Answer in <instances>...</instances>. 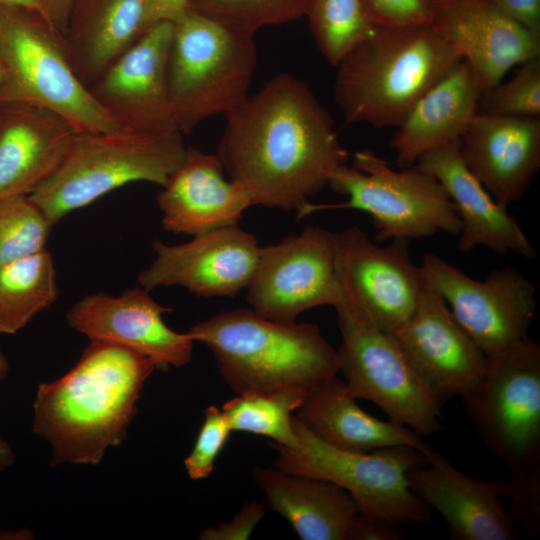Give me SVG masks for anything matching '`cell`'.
Here are the masks:
<instances>
[{
	"instance_id": "43",
	"label": "cell",
	"mask_w": 540,
	"mask_h": 540,
	"mask_svg": "<svg viewBox=\"0 0 540 540\" xmlns=\"http://www.w3.org/2000/svg\"><path fill=\"white\" fill-rule=\"evenodd\" d=\"M15 452L6 439L0 434V473L13 466Z\"/></svg>"
},
{
	"instance_id": "24",
	"label": "cell",
	"mask_w": 540,
	"mask_h": 540,
	"mask_svg": "<svg viewBox=\"0 0 540 540\" xmlns=\"http://www.w3.org/2000/svg\"><path fill=\"white\" fill-rule=\"evenodd\" d=\"M76 134L47 108L0 105V200L29 196L51 177Z\"/></svg>"
},
{
	"instance_id": "15",
	"label": "cell",
	"mask_w": 540,
	"mask_h": 540,
	"mask_svg": "<svg viewBox=\"0 0 540 540\" xmlns=\"http://www.w3.org/2000/svg\"><path fill=\"white\" fill-rule=\"evenodd\" d=\"M173 22L160 21L123 52L89 88L121 127L179 131L168 87Z\"/></svg>"
},
{
	"instance_id": "19",
	"label": "cell",
	"mask_w": 540,
	"mask_h": 540,
	"mask_svg": "<svg viewBox=\"0 0 540 540\" xmlns=\"http://www.w3.org/2000/svg\"><path fill=\"white\" fill-rule=\"evenodd\" d=\"M149 292L140 286L118 296L85 295L67 311V323L90 340L116 343L145 355L157 369L184 367L192 359L194 341L164 322L163 314L172 309Z\"/></svg>"
},
{
	"instance_id": "29",
	"label": "cell",
	"mask_w": 540,
	"mask_h": 540,
	"mask_svg": "<svg viewBox=\"0 0 540 540\" xmlns=\"http://www.w3.org/2000/svg\"><path fill=\"white\" fill-rule=\"evenodd\" d=\"M59 297L56 268L46 247L0 267V334L14 335Z\"/></svg>"
},
{
	"instance_id": "46",
	"label": "cell",
	"mask_w": 540,
	"mask_h": 540,
	"mask_svg": "<svg viewBox=\"0 0 540 540\" xmlns=\"http://www.w3.org/2000/svg\"><path fill=\"white\" fill-rule=\"evenodd\" d=\"M10 371V362L0 347V383L4 381Z\"/></svg>"
},
{
	"instance_id": "6",
	"label": "cell",
	"mask_w": 540,
	"mask_h": 540,
	"mask_svg": "<svg viewBox=\"0 0 540 540\" xmlns=\"http://www.w3.org/2000/svg\"><path fill=\"white\" fill-rule=\"evenodd\" d=\"M0 70V105L47 108L76 133L121 128L77 76L63 35L37 10L0 3Z\"/></svg>"
},
{
	"instance_id": "3",
	"label": "cell",
	"mask_w": 540,
	"mask_h": 540,
	"mask_svg": "<svg viewBox=\"0 0 540 540\" xmlns=\"http://www.w3.org/2000/svg\"><path fill=\"white\" fill-rule=\"evenodd\" d=\"M186 334L207 346L238 394L296 387L307 394L339 372L337 350L312 323H280L252 309L222 311Z\"/></svg>"
},
{
	"instance_id": "38",
	"label": "cell",
	"mask_w": 540,
	"mask_h": 540,
	"mask_svg": "<svg viewBox=\"0 0 540 540\" xmlns=\"http://www.w3.org/2000/svg\"><path fill=\"white\" fill-rule=\"evenodd\" d=\"M265 507V501L252 500L246 503L231 520L203 529L199 538L202 540L248 539L264 516Z\"/></svg>"
},
{
	"instance_id": "33",
	"label": "cell",
	"mask_w": 540,
	"mask_h": 540,
	"mask_svg": "<svg viewBox=\"0 0 540 540\" xmlns=\"http://www.w3.org/2000/svg\"><path fill=\"white\" fill-rule=\"evenodd\" d=\"M52 227L27 196L0 200V267L44 248Z\"/></svg>"
},
{
	"instance_id": "11",
	"label": "cell",
	"mask_w": 540,
	"mask_h": 540,
	"mask_svg": "<svg viewBox=\"0 0 540 540\" xmlns=\"http://www.w3.org/2000/svg\"><path fill=\"white\" fill-rule=\"evenodd\" d=\"M341 333L339 371L350 394L419 435L439 432L441 405L415 372L395 337L366 318L341 292L334 306Z\"/></svg>"
},
{
	"instance_id": "41",
	"label": "cell",
	"mask_w": 540,
	"mask_h": 540,
	"mask_svg": "<svg viewBox=\"0 0 540 540\" xmlns=\"http://www.w3.org/2000/svg\"><path fill=\"white\" fill-rule=\"evenodd\" d=\"M75 0H39L43 16L63 35Z\"/></svg>"
},
{
	"instance_id": "40",
	"label": "cell",
	"mask_w": 540,
	"mask_h": 540,
	"mask_svg": "<svg viewBox=\"0 0 540 540\" xmlns=\"http://www.w3.org/2000/svg\"><path fill=\"white\" fill-rule=\"evenodd\" d=\"M496 1L509 17L540 38V0Z\"/></svg>"
},
{
	"instance_id": "8",
	"label": "cell",
	"mask_w": 540,
	"mask_h": 540,
	"mask_svg": "<svg viewBox=\"0 0 540 540\" xmlns=\"http://www.w3.org/2000/svg\"><path fill=\"white\" fill-rule=\"evenodd\" d=\"M328 186L347 200L309 202L297 212V219L329 209L363 211L371 216L380 242L460 233V220L443 186L416 165L395 170L373 151L360 150L354 154L352 166L345 164L331 175Z\"/></svg>"
},
{
	"instance_id": "1",
	"label": "cell",
	"mask_w": 540,
	"mask_h": 540,
	"mask_svg": "<svg viewBox=\"0 0 540 540\" xmlns=\"http://www.w3.org/2000/svg\"><path fill=\"white\" fill-rule=\"evenodd\" d=\"M225 118L217 156L255 205L298 212L347 164L330 113L290 74L271 78Z\"/></svg>"
},
{
	"instance_id": "31",
	"label": "cell",
	"mask_w": 540,
	"mask_h": 540,
	"mask_svg": "<svg viewBox=\"0 0 540 540\" xmlns=\"http://www.w3.org/2000/svg\"><path fill=\"white\" fill-rule=\"evenodd\" d=\"M305 16L321 54L335 67L377 28L364 0H309Z\"/></svg>"
},
{
	"instance_id": "30",
	"label": "cell",
	"mask_w": 540,
	"mask_h": 540,
	"mask_svg": "<svg viewBox=\"0 0 540 540\" xmlns=\"http://www.w3.org/2000/svg\"><path fill=\"white\" fill-rule=\"evenodd\" d=\"M308 394L296 387L248 391L224 403L232 431L269 438L273 443L292 448L297 445L293 412Z\"/></svg>"
},
{
	"instance_id": "25",
	"label": "cell",
	"mask_w": 540,
	"mask_h": 540,
	"mask_svg": "<svg viewBox=\"0 0 540 540\" xmlns=\"http://www.w3.org/2000/svg\"><path fill=\"white\" fill-rule=\"evenodd\" d=\"M154 24L148 0H75L63 38L77 76L90 88Z\"/></svg>"
},
{
	"instance_id": "10",
	"label": "cell",
	"mask_w": 540,
	"mask_h": 540,
	"mask_svg": "<svg viewBox=\"0 0 540 540\" xmlns=\"http://www.w3.org/2000/svg\"><path fill=\"white\" fill-rule=\"evenodd\" d=\"M487 448L511 471L540 462V345L529 335L486 356L461 396Z\"/></svg>"
},
{
	"instance_id": "4",
	"label": "cell",
	"mask_w": 540,
	"mask_h": 540,
	"mask_svg": "<svg viewBox=\"0 0 540 540\" xmlns=\"http://www.w3.org/2000/svg\"><path fill=\"white\" fill-rule=\"evenodd\" d=\"M460 60L429 25L377 27L336 66L335 102L349 123L396 128Z\"/></svg>"
},
{
	"instance_id": "36",
	"label": "cell",
	"mask_w": 540,
	"mask_h": 540,
	"mask_svg": "<svg viewBox=\"0 0 540 540\" xmlns=\"http://www.w3.org/2000/svg\"><path fill=\"white\" fill-rule=\"evenodd\" d=\"M507 483L506 497L511 499L508 512L528 532H540V462L514 470Z\"/></svg>"
},
{
	"instance_id": "2",
	"label": "cell",
	"mask_w": 540,
	"mask_h": 540,
	"mask_svg": "<svg viewBox=\"0 0 540 540\" xmlns=\"http://www.w3.org/2000/svg\"><path fill=\"white\" fill-rule=\"evenodd\" d=\"M155 370L156 364L135 350L90 340L66 374L40 383L32 430L49 444L51 466L97 465L109 448L120 446Z\"/></svg>"
},
{
	"instance_id": "28",
	"label": "cell",
	"mask_w": 540,
	"mask_h": 540,
	"mask_svg": "<svg viewBox=\"0 0 540 540\" xmlns=\"http://www.w3.org/2000/svg\"><path fill=\"white\" fill-rule=\"evenodd\" d=\"M295 417L322 441L345 450L371 452L393 446L420 450L425 443L412 429L362 410L337 376L309 393Z\"/></svg>"
},
{
	"instance_id": "17",
	"label": "cell",
	"mask_w": 540,
	"mask_h": 540,
	"mask_svg": "<svg viewBox=\"0 0 540 540\" xmlns=\"http://www.w3.org/2000/svg\"><path fill=\"white\" fill-rule=\"evenodd\" d=\"M429 10L428 25L469 64L483 94L511 68L540 57V38L496 0H429Z\"/></svg>"
},
{
	"instance_id": "35",
	"label": "cell",
	"mask_w": 540,
	"mask_h": 540,
	"mask_svg": "<svg viewBox=\"0 0 540 540\" xmlns=\"http://www.w3.org/2000/svg\"><path fill=\"white\" fill-rule=\"evenodd\" d=\"M231 432L232 429L222 409L215 405L208 406L195 444L184 460V466L191 480L205 479L212 473L216 459Z\"/></svg>"
},
{
	"instance_id": "42",
	"label": "cell",
	"mask_w": 540,
	"mask_h": 540,
	"mask_svg": "<svg viewBox=\"0 0 540 540\" xmlns=\"http://www.w3.org/2000/svg\"><path fill=\"white\" fill-rule=\"evenodd\" d=\"M152 21L175 22L187 10V0H148Z\"/></svg>"
},
{
	"instance_id": "18",
	"label": "cell",
	"mask_w": 540,
	"mask_h": 540,
	"mask_svg": "<svg viewBox=\"0 0 540 540\" xmlns=\"http://www.w3.org/2000/svg\"><path fill=\"white\" fill-rule=\"evenodd\" d=\"M391 334L441 406L465 394L484 368L486 355L427 283L413 314Z\"/></svg>"
},
{
	"instance_id": "9",
	"label": "cell",
	"mask_w": 540,
	"mask_h": 540,
	"mask_svg": "<svg viewBox=\"0 0 540 540\" xmlns=\"http://www.w3.org/2000/svg\"><path fill=\"white\" fill-rule=\"evenodd\" d=\"M297 445L270 442L277 452L273 466L283 472L330 481L345 489L360 511L398 526L429 522L430 509L411 491L407 473L427 463L411 446L356 452L330 445L293 418Z\"/></svg>"
},
{
	"instance_id": "7",
	"label": "cell",
	"mask_w": 540,
	"mask_h": 540,
	"mask_svg": "<svg viewBox=\"0 0 540 540\" xmlns=\"http://www.w3.org/2000/svg\"><path fill=\"white\" fill-rule=\"evenodd\" d=\"M254 35L191 10L173 22L167 76L183 135L248 98L257 64Z\"/></svg>"
},
{
	"instance_id": "37",
	"label": "cell",
	"mask_w": 540,
	"mask_h": 540,
	"mask_svg": "<svg viewBox=\"0 0 540 540\" xmlns=\"http://www.w3.org/2000/svg\"><path fill=\"white\" fill-rule=\"evenodd\" d=\"M376 27L428 25L429 0H364Z\"/></svg>"
},
{
	"instance_id": "34",
	"label": "cell",
	"mask_w": 540,
	"mask_h": 540,
	"mask_svg": "<svg viewBox=\"0 0 540 540\" xmlns=\"http://www.w3.org/2000/svg\"><path fill=\"white\" fill-rule=\"evenodd\" d=\"M478 111L505 116L540 117V57L520 64L512 78L500 81L485 92Z\"/></svg>"
},
{
	"instance_id": "47",
	"label": "cell",
	"mask_w": 540,
	"mask_h": 540,
	"mask_svg": "<svg viewBox=\"0 0 540 540\" xmlns=\"http://www.w3.org/2000/svg\"><path fill=\"white\" fill-rule=\"evenodd\" d=\"M0 75H1V70H0Z\"/></svg>"
},
{
	"instance_id": "12",
	"label": "cell",
	"mask_w": 540,
	"mask_h": 540,
	"mask_svg": "<svg viewBox=\"0 0 540 540\" xmlns=\"http://www.w3.org/2000/svg\"><path fill=\"white\" fill-rule=\"evenodd\" d=\"M420 269L486 356L528 335L536 311L535 286L516 268L494 269L477 280L442 257L425 253Z\"/></svg>"
},
{
	"instance_id": "27",
	"label": "cell",
	"mask_w": 540,
	"mask_h": 540,
	"mask_svg": "<svg viewBox=\"0 0 540 540\" xmlns=\"http://www.w3.org/2000/svg\"><path fill=\"white\" fill-rule=\"evenodd\" d=\"M253 475L266 505L284 517L302 540H347L359 508L345 489L274 466H255Z\"/></svg>"
},
{
	"instance_id": "32",
	"label": "cell",
	"mask_w": 540,
	"mask_h": 540,
	"mask_svg": "<svg viewBox=\"0 0 540 540\" xmlns=\"http://www.w3.org/2000/svg\"><path fill=\"white\" fill-rule=\"evenodd\" d=\"M309 0H187V10L255 33L306 14Z\"/></svg>"
},
{
	"instance_id": "23",
	"label": "cell",
	"mask_w": 540,
	"mask_h": 540,
	"mask_svg": "<svg viewBox=\"0 0 540 540\" xmlns=\"http://www.w3.org/2000/svg\"><path fill=\"white\" fill-rule=\"evenodd\" d=\"M224 171L217 154L187 147L184 161L157 195L163 228L196 236L237 224L255 202L248 191L227 180Z\"/></svg>"
},
{
	"instance_id": "44",
	"label": "cell",
	"mask_w": 540,
	"mask_h": 540,
	"mask_svg": "<svg viewBox=\"0 0 540 540\" xmlns=\"http://www.w3.org/2000/svg\"><path fill=\"white\" fill-rule=\"evenodd\" d=\"M35 537L29 528H0V540H31Z\"/></svg>"
},
{
	"instance_id": "13",
	"label": "cell",
	"mask_w": 540,
	"mask_h": 540,
	"mask_svg": "<svg viewBox=\"0 0 540 540\" xmlns=\"http://www.w3.org/2000/svg\"><path fill=\"white\" fill-rule=\"evenodd\" d=\"M246 300L256 313L280 323L341 299L334 232L306 226L298 235L260 248Z\"/></svg>"
},
{
	"instance_id": "26",
	"label": "cell",
	"mask_w": 540,
	"mask_h": 540,
	"mask_svg": "<svg viewBox=\"0 0 540 540\" xmlns=\"http://www.w3.org/2000/svg\"><path fill=\"white\" fill-rule=\"evenodd\" d=\"M483 92L465 60L427 90L396 127L390 145L408 167L424 153L459 140L479 110Z\"/></svg>"
},
{
	"instance_id": "39",
	"label": "cell",
	"mask_w": 540,
	"mask_h": 540,
	"mask_svg": "<svg viewBox=\"0 0 540 540\" xmlns=\"http://www.w3.org/2000/svg\"><path fill=\"white\" fill-rule=\"evenodd\" d=\"M400 526L374 514L358 511L349 527L347 540H400Z\"/></svg>"
},
{
	"instance_id": "14",
	"label": "cell",
	"mask_w": 540,
	"mask_h": 540,
	"mask_svg": "<svg viewBox=\"0 0 540 540\" xmlns=\"http://www.w3.org/2000/svg\"><path fill=\"white\" fill-rule=\"evenodd\" d=\"M334 237L342 294L372 323L393 333L413 314L426 285L411 259L410 240L379 246L356 226Z\"/></svg>"
},
{
	"instance_id": "45",
	"label": "cell",
	"mask_w": 540,
	"mask_h": 540,
	"mask_svg": "<svg viewBox=\"0 0 540 540\" xmlns=\"http://www.w3.org/2000/svg\"><path fill=\"white\" fill-rule=\"evenodd\" d=\"M0 3L34 9L42 14L39 0H0Z\"/></svg>"
},
{
	"instance_id": "21",
	"label": "cell",
	"mask_w": 540,
	"mask_h": 540,
	"mask_svg": "<svg viewBox=\"0 0 540 540\" xmlns=\"http://www.w3.org/2000/svg\"><path fill=\"white\" fill-rule=\"evenodd\" d=\"M462 159L504 207L519 201L540 168V117L477 112L459 139Z\"/></svg>"
},
{
	"instance_id": "16",
	"label": "cell",
	"mask_w": 540,
	"mask_h": 540,
	"mask_svg": "<svg viewBox=\"0 0 540 540\" xmlns=\"http://www.w3.org/2000/svg\"><path fill=\"white\" fill-rule=\"evenodd\" d=\"M156 254L138 275L141 287L180 286L199 297H232L246 289L255 271L260 246L238 224L193 236L185 243L168 245L155 240Z\"/></svg>"
},
{
	"instance_id": "5",
	"label": "cell",
	"mask_w": 540,
	"mask_h": 540,
	"mask_svg": "<svg viewBox=\"0 0 540 540\" xmlns=\"http://www.w3.org/2000/svg\"><path fill=\"white\" fill-rule=\"evenodd\" d=\"M187 147L179 131L129 128L77 133L60 166L27 196L52 225L102 196L133 182L164 186Z\"/></svg>"
},
{
	"instance_id": "22",
	"label": "cell",
	"mask_w": 540,
	"mask_h": 540,
	"mask_svg": "<svg viewBox=\"0 0 540 540\" xmlns=\"http://www.w3.org/2000/svg\"><path fill=\"white\" fill-rule=\"evenodd\" d=\"M414 165L434 176L452 201L461 223L457 242L461 252L482 246L497 254L514 252L527 259L537 256L515 217L468 169L459 140L424 153Z\"/></svg>"
},
{
	"instance_id": "20",
	"label": "cell",
	"mask_w": 540,
	"mask_h": 540,
	"mask_svg": "<svg viewBox=\"0 0 540 540\" xmlns=\"http://www.w3.org/2000/svg\"><path fill=\"white\" fill-rule=\"evenodd\" d=\"M420 451L427 463L411 469V491L436 510L454 540H511L515 522L501 500L506 481H479L465 475L431 445Z\"/></svg>"
}]
</instances>
